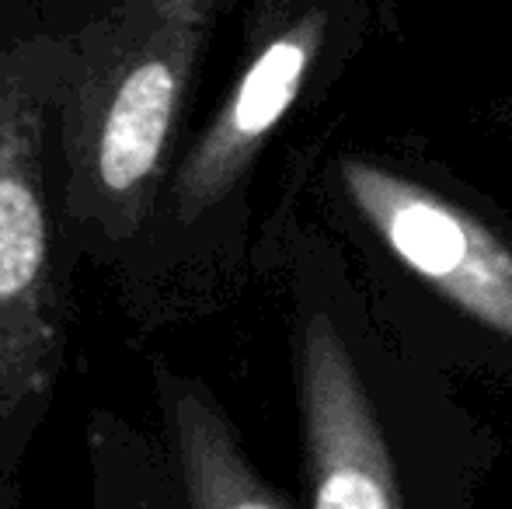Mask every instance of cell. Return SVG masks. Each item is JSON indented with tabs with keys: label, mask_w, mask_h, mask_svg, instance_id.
<instances>
[{
	"label": "cell",
	"mask_w": 512,
	"mask_h": 509,
	"mask_svg": "<svg viewBox=\"0 0 512 509\" xmlns=\"http://www.w3.org/2000/svg\"><path fill=\"white\" fill-rule=\"evenodd\" d=\"M328 39L324 7L283 18L251 49L234 88L213 112L209 126L196 136L171 182V206L182 224H196L237 189L265 140L276 133L307 84Z\"/></svg>",
	"instance_id": "4"
},
{
	"label": "cell",
	"mask_w": 512,
	"mask_h": 509,
	"mask_svg": "<svg viewBox=\"0 0 512 509\" xmlns=\"http://www.w3.org/2000/svg\"><path fill=\"white\" fill-rule=\"evenodd\" d=\"M359 217L439 297L512 342V245L439 192L370 161H342Z\"/></svg>",
	"instance_id": "3"
},
{
	"label": "cell",
	"mask_w": 512,
	"mask_h": 509,
	"mask_svg": "<svg viewBox=\"0 0 512 509\" xmlns=\"http://www.w3.org/2000/svg\"><path fill=\"white\" fill-rule=\"evenodd\" d=\"M310 509H401L384 429L345 339L324 314L300 335Z\"/></svg>",
	"instance_id": "5"
},
{
	"label": "cell",
	"mask_w": 512,
	"mask_h": 509,
	"mask_svg": "<svg viewBox=\"0 0 512 509\" xmlns=\"http://www.w3.org/2000/svg\"><path fill=\"white\" fill-rule=\"evenodd\" d=\"M227 0H112L70 39L60 91L67 206L108 234L140 227L196 63Z\"/></svg>",
	"instance_id": "1"
},
{
	"label": "cell",
	"mask_w": 512,
	"mask_h": 509,
	"mask_svg": "<svg viewBox=\"0 0 512 509\" xmlns=\"http://www.w3.org/2000/svg\"><path fill=\"white\" fill-rule=\"evenodd\" d=\"M164 412L189 509H290L248 464L206 387L164 377Z\"/></svg>",
	"instance_id": "6"
},
{
	"label": "cell",
	"mask_w": 512,
	"mask_h": 509,
	"mask_svg": "<svg viewBox=\"0 0 512 509\" xmlns=\"http://www.w3.org/2000/svg\"><path fill=\"white\" fill-rule=\"evenodd\" d=\"M67 67L70 39L0 53V419L46 398L60 363L46 119Z\"/></svg>",
	"instance_id": "2"
}]
</instances>
